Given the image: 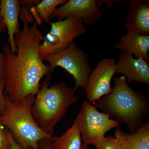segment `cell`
I'll return each mask as SVG.
<instances>
[{
    "label": "cell",
    "instance_id": "cell-2",
    "mask_svg": "<svg viewBox=\"0 0 149 149\" xmlns=\"http://www.w3.org/2000/svg\"><path fill=\"white\" fill-rule=\"evenodd\" d=\"M113 80L111 92L94 106L109 115L113 120L125 124L131 134L135 133L149 114L148 101L143 93L130 88L123 75L113 77Z\"/></svg>",
    "mask_w": 149,
    "mask_h": 149
},
{
    "label": "cell",
    "instance_id": "cell-23",
    "mask_svg": "<svg viewBox=\"0 0 149 149\" xmlns=\"http://www.w3.org/2000/svg\"><path fill=\"white\" fill-rule=\"evenodd\" d=\"M118 1H115V0H98V1H96V3L100 7H101L102 5L105 3L107 7L111 8L115 3L118 2Z\"/></svg>",
    "mask_w": 149,
    "mask_h": 149
},
{
    "label": "cell",
    "instance_id": "cell-7",
    "mask_svg": "<svg viewBox=\"0 0 149 149\" xmlns=\"http://www.w3.org/2000/svg\"><path fill=\"white\" fill-rule=\"evenodd\" d=\"M77 116L82 142L88 147L102 139L108 131L120 126V123L111 119L109 115L98 111L87 100L83 102Z\"/></svg>",
    "mask_w": 149,
    "mask_h": 149
},
{
    "label": "cell",
    "instance_id": "cell-19",
    "mask_svg": "<svg viewBox=\"0 0 149 149\" xmlns=\"http://www.w3.org/2000/svg\"><path fill=\"white\" fill-rule=\"evenodd\" d=\"M5 81L0 80V115H2L7 108L6 96L4 94L5 89Z\"/></svg>",
    "mask_w": 149,
    "mask_h": 149
},
{
    "label": "cell",
    "instance_id": "cell-16",
    "mask_svg": "<svg viewBox=\"0 0 149 149\" xmlns=\"http://www.w3.org/2000/svg\"><path fill=\"white\" fill-rule=\"evenodd\" d=\"M66 0H43L36 6L37 12L42 19L46 22H50V17L57 6L64 4Z\"/></svg>",
    "mask_w": 149,
    "mask_h": 149
},
{
    "label": "cell",
    "instance_id": "cell-27",
    "mask_svg": "<svg viewBox=\"0 0 149 149\" xmlns=\"http://www.w3.org/2000/svg\"><path fill=\"white\" fill-rule=\"evenodd\" d=\"M88 146H85V145H83V146L82 147V148L81 149H88Z\"/></svg>",
    "mask_w": 149,
    "mask_h": 149
},
{
    "label": "cell",
    "instance_id": "cell-18",
    "mask_svg": "<svg viewBox=\"0 0 149 149\" xmlns=\"http://www.w3.org/2000/svg\"><path fill=\"white\" fill-rule=\"evenodd\" d=\"M11 133L3 125L0 115V149H10V136Z\"/></svg>",
    "mask_w": 149,
    "mask_h": 149
},
{
    "label": "cell",
    "instance_id": "cell-26",
    "mask_svg": "<svg viewBox=\"0 0 149 149\" xmlns=\"http://www.w3.org/2000/svg\"><path fill=\"white\" fill-rule=\"evenodd\" d=\"M6 27L4 22L1 14V10H0V35L2 32H4L6 31Z\"/></svg>",
    "mask_w": 149,
    "mask_h": 149
},
{
    "label": "cell",
    "instance_id": "cell-9",
    "mask_svg": "<svg viewBox=\"0 0 149 149\" xmlns=\"http://www.w3.org/2000/svg\"><path fill=\"white\" fill-rule=\"evenodd\" d=\"M103 10L96 3V0H69L57 8L50 17L61 21L70 16L82 19L84 25H93L103 16Z\"/></svg>",
    "mask_w": 149,
    "mask_h": 149
},
{
    "label": "cell",
    "instance_id": "cell-15",
    "mask_svg": "<svg viewBox=\"0 0 149 149\" xmlns=\"http://www.w3.org/2000/svg\"><path fill=\"white\" fill-rule=\"evenodd\" d=\"M126 149H149V122L143 123L135 133L125 134Z\"/></svg>",
    "mask_w": 149,
    "mask_h": 149
},
{
    "label": "cell",
    "instance_id": "cell-12",
    "mask_svg": "<svg viewBox=\"0 0 149 149\" xmlns=\"http://www.w3.org/2000/svg\"><path fill=\"white\" fill-rule=\"evenodd\" d=\"M1 14L8 30V42L10 50L16 54L17 49L15 37L20 30L19 16L21 14V5L18 0L0 1Z\"/></svg>",
    "mask_w": 149,
    "mask_h": 149
},
{
    "label": "cell",
    "instance_id": "cell-24",
    "mask_svg": "<svg viewBox=\"0 0 149 149\" xmlns=\"http://www.w3.org/2000/svg\"><path fill=\"white\" fill-rule=\"evenodd\" d=\"M10 149H22L20 146L14 140L13 137L10 134ZM28 149H34L32 148H29Z\"/></svg>",
    "mask_w": 149,
    "mask_h": 149
},
{
    "label": "cell",
    "instance_id": "cell-25",
    "mask_svg": "<svg viewBox=\"0 0 149 149\" xmlns=\"http://www.w3.org/2000/svg\"><path fill=\"white\" fill-rule=\"evenodd\" d=\"M20 5L23 6L33 5L34 4H38L40 1H19Z\"/></svg>",
    "mask_w": 149,
    "mask_h": 149
},
{
    "label": "cell",
    "instance_id": "cell-11",
    "mask_svg": "<svg viewBox=\"0 0 149 149\" xmlns=\"http://www.w3.org/2000/svg\"><path fill=\"white\" fill-rule=\"evenodd\" d=\"M127 1L130 3L125 23L127 32L149 36V0Z\"/></svg>",
    "mask_w": 149,
    "mask_h": 149
},
{
    "label": "cell",
    "instance_id": "cell-14",
    "mask_svg": "<svg viewBox=\"0 0 149 149\" xmlns=\"http://www.w3.org/2000/svg\"><path fill=\"white\" fill-rule=\"evenodd\" d=\"M53 149H81L83 143L76 116L73 124L60 137L53 136L52 141Z\"/></svg>",
    "mask_w": 149,
    "mask_h": 149
},
{
    "label": "cell",
    "instance_id": "cell-4",
    "mask_svg": "<svg viewBox=\"0 0 149 149\" xmlns=\"http://www.w3.org/2000/svg\"><path fill=\"white\" fill-rule=\"evenodd\" d=\"M6 98L7 108L2 115L3 123L22 148L39 149L40 140L47 139L52 141L53 137L41 129L32 116L35 95H30L18 102L12 101L6 96Z\"/></svg>",
    "mask_w": 149,
    "mask_h": 149
},
{
    "label": "cell",
    "instance_id": "cell-20",
    "mask_svg": "<svg viewBox=\"0 0 149 149\" xmlns=\"http://www.w3.org/2000/svg\"><path fill=\"white\" fill-rule=\"evenodd\" d=\"M126 133H124L120 128H116L115 132V136L117 138L118 143V149H126L125 146V137Z\"/></svg>",
    "mask_w": 149,
    "mask_h": 149
},
{
    "label": "cell",
    "instance_id": "cell-1",
    "mask_svg": "<svg viewBox=\"0 0 149 149\" xmlns=\"http://www.w3.org/2000/svg\"><path fill=\"white\" fill-rule=\"evenodd\" d=\"M22 28L15 35L17 51L13 53L9 45L3 48L6 71L4 94L12 101L18 102L30 95H35L44 76L52 75L49 65L40 57L42 34L26 7L21 9Z\"/></svg>",
    "mask_w": 149,
    "mask_h": 149
},
{
    "label": "cell",
    "instance_id": "cell-6",
    "mask_svg": "<svg viewBox=\"0 0 149 149\" xmlns=\"http://www.w3.org/2000/svg\"><path fill=\"white\" fill-rule=\"evenodd\" d=\"M45 61L49 63L52 74L56 67H61L72 75L75 81V91L80 88L85 91L92 70L88 55L78 47L74 41L65 49L48 56Z\"/></svg>",
    "mask_w": 149,
    "mask_h": 149
},
{
    "label": "cell",
    "instance_id": "cell-22",
    "mask_svg": "<svg viewBox=\"0 0 149 149\" xmlns=\"http://www.w3.org/2000/svg\"><path fill=\"white\" fill-rule=\"evenodd\" d=\"M38 148L39 149H53L52 141L47 139L40 140L38 142Z\"/></svg>",
    "mask_w": 149,
    "mask_h": 149
},
{
    "label": "cell",
    "instance_id": "cell-21",
    "mask_svg": "<svg viewBox=\"0 0 149 149\" xmlns=\"http://www.w3.org/2000/svg\"><path fill=\"white\" fill-rule=\"evenodd\" d=\"M6 75L5 54L1 52L0 48V80H5Z\"/></svg>",
    "mask_w": 149,
    "mask_h": 149
},
{
    "label": "cell",
    "instance_id": "cell-3",
    "mask_svg": "<svg viewBox=\"0 0 149 149\" xmlns=\"http://www.w3.org/2000/svg\"><path fill=\"white\" fill-rule=\"evenodd\" d=\"M51 76H46L35 96L32 107L34 119L46 134L53 137L56 124L66 114L68 107L78 101L74 88L66 83H56L50 87Z\"/></svg>",
    "mask_w": 149,
    "mask_h": 149
},
{
    "label": "cell",
    "instance_id": "cell-10",
    "mask_svg": "<svg viewBox=\"0 0 149 149\" xmlns=\"http://www.w3.org/2000/svg\"><path fill=\"white\" fill-rule=\"evenodd\" d=\"M116 73L123 74L128 83L149 85V65L147 61L142 58H136L124 51H120L116 64Z\"/></svg>",
    "mask_w": 149,
    "mask_h": 149
},
{
    "label": "cell",
    "instance_id": "cell-8",
    "mask_svg": "<svg viewBox=\"0 0 149 149\" xmlns=\"http://www.w3.org/2000/svg\"><path fill=\"white\" fill-rule=\"evenodd\" d=\"M116 64L113 58H103L92 70L85 91L89 102L97 101L111 92V82L115 74Z\"/></svg>",
    "mask_w": 149,
    "mask_h": 149
},
{
    "label": "cell",
    "instance_id": "cell-5",
    "mask_svg": "<svg viewBox=\"0 0 149 149\" xmlns=\"http://www.w3.org/2000/svg\"><path fill=\"white\" fill-rule=\"evenodd\" d=\"M50 30L44 37L40 47V57L43 61L48 56L65 49L76 37L84 35L87 28L81 18L67 17L61 21L50 22Z\"/></svg>",
    "mask_w": 149,
    "mask_h": 149
},
{
    "label": "cell",
    "instance_id": "cell-13",
    "mask_svg": "<svg viewBox=\"0 0 149 149\" xmlns=\"http://www.w3.org/2000/svg\"><path fill=\"white\" fill-rule=\"evenodd\" d=\"M114 47L135 56L136 58L149 61V35L128 32L126 35L121 36Z\"/></svg>",
    "mask_w": 149,
    "mask_h": 149
},
{
    "label": "cell",
    "instance_id": "cell-17",
    "mask_svg": "<svg viewBox=\"0 0 149 149\" xmlns=\"http://www.w3.org/2000/svg\"><path fill=\"white\" fill-rule=\"evenodd\" d=\"M96 149H118L117 138L111 135L104 138L94 144Z\"/></svg>",
    "mask_w": 149,
    "mask_h": 149
}]
</instances>
